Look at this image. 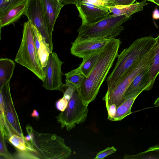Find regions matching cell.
Returning <instances> with one entry per match:
<instances>
[{"instance_id": "cell-2", "label": "cell", "mask_w": 159, "mask_h": 159, "mask_svg": "<svg viewBox=\"0 0 159 159\" xmlns=\"http://www.w3.org/2000/svg\"><path fill=\"white\" fill-rule=\"evenodd\" d=\"M156 45L152 36L137 39L118 55L115 67L107 80V91L114 88L141 64Z\"/></svg>"}, {"instance_id": "cell-30", "label": "cell", "mask_w": 159, "mask_h": 159, "mask_svg": "<svg viewBox=\"0 0 159 159\" xmlns=\"http://www.w3.org/2000/svg\"><path fill=\"white\" fill-rule=\"evenodd\" d=\"M116 149L114 147H107L104 150L98 152L94 159H103L108 156L116 152Z\"/></svg>"}, {"instance_id": "cell-5", "label": "cell", "mask_w": 159, "mask_h": 159, "mask_svg": "<svg viewBox=\"0 0 159 159\" xmlns=\"http://www.w3.org/2000/svg\"><path fill=\"white\" fill-rule=\"evenodd\" d=\"M130 18L125 15L113 16L110 14L93 24H81L78 30L77 38L81 39L116 38L124 30L122 24Z\"/></svg>"}, {"instance_id": "cell-37", "label": "cell", "mask_w": 159, "mask_h": 159, "mask_svg": "<svg viewBox=\"0 0 159 159\" xmlns=\"http://www.w3.org/2000/svg\"><path fill=\"white\" fill-rule=\"evenodd\" d=\"M154 105L156 106H159V97L157 98L155 101Z\"/></svg>"}, {"instance_id": "cell-36", "label": "cell", "mask_w": 159, "mask_h": 159, "mask_svg": "<svg viewBox=\"0 0 159 159\" xmlns=\"http://www.w3.org/2000/svg\"><path fill=\"white\" fill-rule=\"evenodd\" d=\"M31 115L32 117L36 118H39V114L38 111L36 109H34L32 112Z\"/></svg>"}, {"instance_id": "cell-27", "label": "cell", "mask_w": 159, "mask_h": 159, "mask_svg": "<svg viewBox=\"0 0 159 159\" xmlns=\"http://www.w3.org/2000/svg\"><path fill=\"white\" fill-rule=\"evenodd\" d=\"M14 159H39L34 153L29 150H21L17 148Z\"/></svg>"}, {"instance_id": "cell-29", "label": "cell", "mask_w": 159, "mask_h": 159, "mask_svg": "<svg viewBox=\"0 0 159 159\" xmlns=\"http://www.w3.org/2000/svg\"><path fill=\"white\" fill-rule=\"evenodd\" d=\"M5 139L0 135V155L4 158L7 159H14L13 156L9 152L6 145Z\"/></svg>"}, {"instance_id": "cell-7", "label": "cell", "mask_w": 159, "mask_h": 159, "mask_svg": "<svg viewBox=\"0 0 159 159\" xmlns=\"http://www.w3.org/2000/svg\"><path fill=\"white\" fill-rule=\"evenodd\" d=\"M154 55V52L151 51L131 73L126 76L112 89L107 91L102 98L106 108L112 104H115L117 107L126 100L124 98L125 93L133 80L139 74L149 68Z\"/></svg>"}, {"instance_id": "cell-12", "label": "cell", "mask_w": 159, "mask_h": 159, "mask_svg": "<svg viewBox=\"0 0 159 159\" xmlns=\"http://www.w3.org/2000/svg\"><path fill=\"white\" fill-rule=\"evenodd\" d=\"M10 83V81L1 88L0 90L3 98L5 117L13 134L24 137L12 99Z\"/></svg>"}, {"instance_id": "cell-8", "label": "cell", "mask_w": 159, "mask_h": 159, "mask_svg": "<svg viewBox=\"0 0 159 159\" xmlns=\"http://www.w3.org/2000/svg\"><path fill=\"white\" fill-rule=\"evenodd\" d=\"M101 0H76L75 5L82 20V25H90L110 14L108 7Z\"/></svg>"}, {"instance_id": "cell-34", "label": "cell", "mask_w": 159, "mask_h": 159, "mask_svg": "<svg viewBox=\"0 0 159 159\" xmlns=\"http://www.w3.org/2000/svg\"><path fill=\"white\" fill-rule=\"evenodd\" d=\"M152 17L154 20L159 19V10L157 8H156L153 12Z\"/></svg>"}, {"instance_id": "cell-22", "label": "cell", "mask_w": 159, "mask_h": 159, "mask_svg": "<svg viewBox=\"0 0 159 159\" xmlns=\"http://www.w3.org/2000/svg\"><path fill=\"white\" fill-rule=\"evenodd\" d=\"M124 159H159V145L149 148L146 151L135 154H126Z\"/></svg>"}, {"instance_id": "cell-10", "label": "cell", "mask_w": 159, "mask_h": 159, "mask_svg": "<svg viewBox=\"0 0 159 159\" xmlns=\"http://www.w3.org/2000/svg\"><path fill=\"white\" fill-rule=\"evenodd\" d=\"M25 15L41 33L52 52V35L48 30L40 0H29Z\"/></svg>"}, {"instance_id": "cell-15", "label": "cell", "mask_w": 159, "mask_h": 159, "mask_svg": "<svg viewBox=\"0 0 159 159\" xmlns=\"http://www.w3.org/2000/svg\"><path fill=\"white\" fill-rule=\"evenodd\" d=\"M28 1H24L11 7L0 15L1 29L14 23L25 15Z\"/></svg>"}, {"instance_id": "cell-33", "label": "cell", "mask_w": 159, "mask_h": 159, "mask_svg": "<svg viewBox=\"0 0 159 159\" xmlns=\"http://www.w3.org/2000/svg\"><path fill=\"white\" fill-rule=\"evenodd\" d=\"M116 108V107L115 104H111L106 108L108 113V119L111 120L115 116Z\"/></svg>"}, {"instance_id": "cell-4", "label": "cell", "mask_w": 159, "mask_h": 159, "mask_svg": "<svg viewBox=\"0 0 159 159\" xmlns=\"http://www.w3.org/2000/svg\"><path fill=\"white\" fill-rule=\"evenodd\" d=\"M15 61L44 81L45 74L38 57L32 25L29 20L24 24L22 38Z\"/></svg>"}, {"instance_id": "cell-28", "label": "cell", "mask_w": 159, "mask_h": 159, "mask_svg": "<svg viewBox=\"0 0 159 159\" xmlns=\"http://www.w3.org/2000/svg\"><path fill=\"white\" fill-rule=\"evenodd\" d=\"M136 0H106L104 5L107 7L116 6H125L132 4Z\"/></svg>"}, {"instance_id": "cell-6", "label": "cell", "mask_w": 159, "mask_h": 159, "mask_svg": "<svg viewBox=\"0 0 159 159\" xmlns=\"http://www.w3.org/2000/svg\"><path fill=\"white\" fill-rule=\"evenodd\" d=\"M88 106L83 103L76 89L66 108L56 117L57 122L61 125V128H65L69 131L76 125L84 123L88 116Z\"/></svg>"}, {"instance_id": "cell-3", "label": "cell", "mask_w": 159, "mask_h": 159, "mask_svg": "<svg viewBox=\"0 0 159 159\" xmlns=\"http://www.w3.org/2000/svg\"><path fill=\"white\" fill-rule=\"evenodd\" d=\"M29 135L32 139L30 143L39 159H66L71 154V150L64 139L55 134L39 133L34 129Z\"/></svg>"}, {"instance_id": "cell-40", "label": "cell", "mask_w": 159, "mask_h": 159, "mask_svg": "<svg viewBox=\"0 0 159 159\" xmlns=\"http://www.w3.org/2000/svg\"><path fill=\"white\" fill-rule=\"evenodd\" d=\"M102 0V1H104V2H105V1L106 0Z\"/></svg>"}, {"instance_id": "cell-18", "label": "cell", "mask_w": 159, "mask_h": 159, "mask_svg": "<svg viewBox=\"0 0 159 159\" xmlns=\"http://www.w3.org/2000/svg\"><path fill=\"white\" fill-rule=\"evenodd\" d=\"M15 62L7 58L0 59V89L10 80L13 74L15 67Z\"/></svg>"}, {"instance_id": "cell-21", "label": "cell", "mask_w": 159, "mask_h": 159, "mask_svg": "<svg viewBox=\"0 0 159 159\" xmlns=\"http://www.w3.org/2000/svg\"><path fill=\"white\" fill-rule=\"evenodd\" d=\"M138 97L134 96L126 99L117 107L116 115L111 121H120L131 114V108L135 100Z\"/></svg>"}, {"instance_id": "cell-19", "label": "cell", "mask_w": 159, "mask_h": 159, "mask_svg": "<svg viewBox=\"0 0 159 159\" xmlns=\"http://www.w3.org/2000/svg\"><path fill=\"white\" fill-rule=\"evenodd\" d=\"M101 49L83 58L82 62L78 67L80 73L85 78L88 77L98 62Z\"/></svg>"}, {"instance_id": "cell-26", "label": "cell", "mask_w": 159, "mask_h": 159, "mask_svg": "<svg viewBox=\"0 0 159 159\" xmlns=\"http://www.w3.org/2000/svg\"><path fill=\"white\" fill-rule=\"evenodd\" d=\"M26 0H0V15L11 7Z\"/></svg>"}, {"instance_id": "cell-20", "label": "cell", "mask_w": 159, "mask_h": 159, "mask_svg": "<svg viewBox=\"0 0 159 159\" xmlns=\"http://www.w3.org/2000/svg\"><path fill=\"white\" fill-rule=\"evenodd\" d=\"M157 47L152 63L149 68L148 91L152 88L156 79L159 74V34L156 38Z\"/></svg>"}, {"instance_id": "cell-16", "label": "cell", "mask_w": 159, "mask_h": 159, "mask_svg": "<svg viewBox=\"0 0 159 159\" xmlns=\"http://www.w3.org/2000/svg\"><path fill=\"white\" fill-rule=\"evenodd\" d=\"M32 25L38 57L41 65L43 68L47 65L49 55L51 52L49 46L41 33L35 26Z\"/></svg>"}, {"instance_id": "cell-35", "label": "cell", "mask_w": 159, "mask_h": 159, "mask_svg": "<svg viewBox=\"0 0 159 159\" xmlns=\"http://www.w3.org/2000/svg\"><path fill=\"white\" fill-rule=\"evenodd\" d=\"M64 5L69 4H74L76 5V0H60Z\"/></svg>"}, {"instance_id": "cell-24", "label": "cell", "mask_w": 159, "mask_h": 159, "mask_svg": "<svg viewBox=\"0 0 159 159\" xmlns=\"http://www.w3.org/2000/svg\"><path fill=\"white\" fill-rule=\"evenodd\" d=\"M8 140L16 148L21 150H29L34 153L36 152V150L31 144L27 141L24 137L13 134L9 138Z\"/></svg>"}, {"instance_id": "cell-39", "label": "cell", "mask_w": 159, "mask_h": 159, "mask_svg": "<svg viewBox=\"0 0 159 159\" xmlns=\"http://www.w3.org/2000/svg\"><path fill=\"white\" fill-rule=\"evenodd\" d=\"M147 0L151 2H152L154 0Z\"/></svg>"}, {"instance_id": "cell-23", "label": "cell", "mask_w": 159, "mask_h": 159, "mask_svg": "<svg viewBox=\"0 0 159 159\" xmlns=\"http://www.w3.org/2000/svg\"><path fill=\"white\" fill-rule=\"evenodd\" d=\"M66 86H71L78 89L81 85L84 77L80 73L78 68L65 74Z\"/></svg>"}, {"instance_id": "cell-9", "label": "cell", "mask_w": 159, "mask_h": 159, "mask_svg": "<svg viewBox=\"0 0 159 159\" xmlns=\"http://www.w3.org/2000/svg\"><path fill=\"white\" fill-rule=\"evenodd\" d=\"M63 62L59 58L55 52L50 53L47 65L43 68L45 78L42 86L45 89L49 90L61 91L64 93L66 89L65 84L63 83V75L61 67Z\"/></svg>"}, {"instance_id": "cell-25", "label": "cell", "mask_w": 159, "mask_h": 159, "mask_svg": "<svg viewBox=\"0 0 159 159\" xmlns=\"http://www.w3.org/2000/svg\"><path fill=\"white\" fill-rule=\"evenodd\" d=\"M0 135L8 140L13 134L5 117V116L0 114Z\"/></svg>"}, {"instance_id": "cell-17", "label": "cell", "mask_w": 159, "mask_h": 159, "mask_svg": "<svg viewBox=\"0 0 159 159\" xmlns=\"http://www.w3.org/2000/svg\"><path fill=\"white\" fill-rule=\"evenodd\" d=\"M148 4L147 0H143L140 2L134 3L132 4L125 6H116L108 7L110 15L113 16L125 15L128 17L133 14L141 11L143 7Z\"/></svg>"}, {"instance_id": "cell-38", "label": "cell", "mask_w": 159, "mask_h": 159, "mask_svg": "<svg viewBox=\"0 0 159 159\" xmlns=\"http://www.w3.org/2000/svg\"><path fill=\"white\" fill-rule=\"evenodd\" d=\"M152 2L157 4L159 6V0H154Z\"/></svg>"}, {"instance_id": "cell-11", "label": "cell", "mask_w": 159, "mask_h": 159, "mask_svg": "<svg viewBox=\"0 0 159 159\" xmlns=\"http://www.w3.org/2000/svg\"><path fill=\"white\" fill-rule=\"evenodd\" d=\"M111 39H81L77 38L72 43L71 53L83 58L102 49Z\"/></svg>"}, {"instance_id": "cell-32", "label": "cell", "mask_w": 159, "mask_h": 159, "mask_svg": "<svg viewBox=\"0 0 159 159\" xmlns=\"http://www.w3.org/2000/svg\"><path fill=\"white\" fill-rule=\"evenodd\" d=\"M65 86L66 88L63 93V97L69 102L76 88L71 86H66L65 85Z\"/></svg>"}, {"instance_id": "cell-14", "label": "cell", "mask_w": 159, "mask_h": 159, "mask_svg": "<svg viewBox=\"0 0 159 159\" xmlns=\"http://www.w3.org/2000/svg\"><path fill=\"white\" fill-rule=\"evenodd\" d=\"M149 68L143 70L135 77L125 93V99L138 96L143 91H148Z\"/></svg>"}, {"instance_id": "cell-1", "label": "cell", "mask_w": 159, "mask_h": 159, "mask_svg": "<svg viewBox=\"0 0 159 159\" xmlns=\"http://www.w3.org/2000/svg\"><path fill=\"white\" fill-rule=\"evenodd\" d=\"M121 42L119 39L112 38L101 49L99 59L90 74L84 78L77 89L84 104L88 106L94 101L114 62L118 55Z\"/></svg>"}, {"instance_id": "cell-31", "label": "cell", "mask_w": 159, "mask_h": 159, "mask_svg": "<svg viewBox=\"0 0 159 159\" xmlns=\"http://www.w3.org/2000/svg\"><path fill=\"white\" fill-rule=\"evenodd\" d=\"M68 102L69 101L63 97L56 102L55 104L56 108L61 112L63 111L67 107Z\"/></svg>"}, {"instance_id": "cell-13", "label": "cell", "mask_w": 159, "mask_h": 159, "mask_svg": "<svg viewBox=\"0 0 159 159\" xmlns=\"http://www.w3.org/2000/svg\"><path fill=\"white\" fill-rule=\"evenodd\" d=\"M48 30L52 35L57 19L64 6L60 0H40Z\"/></svg>"}]
</instances>
